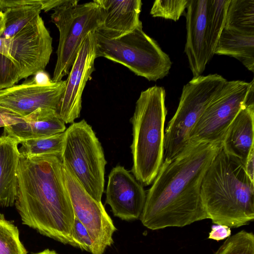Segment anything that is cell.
I'll return each mask as SVG.
<instances>
[{
	"label": "cell",
	"mask_w": 254,
	"mask_h": 254,
	"mask_svg": "<svg viewBox=\"0 0 254 254\" xmlns=\"http://www.w3.org/2000/svg\"><path fill=\"white\" fill-rule=\"evenodd\" d=\"M100 8L99 31L110 39L122 36L142 25L139 20L141 0H94Z\"/></svg>",
	"instance_id": "2e32d148"
},
{
	"label": "cell",
	"mask_w": 254,
	"mask_h": 254,
	"mask_svg": "<svg viewBox=\"0 0 254 254\" xmlns=\"http://www.w3.org/2000/svg\"><path fill=\"white\" fill-rule=\"evenodd\" d=\"M96 58L121 64L137 76L156 81L167 76L172 66L169 56L141 25L120 37L110 39L94 32Z\"/></svg>",
	"instance_id": "5b68a950"
},
{
	"label": "cell",
	"mask_w": 254,
	"mask_h": 254,
	"mask_svg": "<svg viewBox=\"0 0 254 254\" xmlns=\"http://www.w3.org/2000/svg\"><path fill=\"white\" fill-rule=\"evenodd\" d=\"M68 0L55 7L51 18L59 31L57 61L52 81L62 80L68 74L83 41L91 32L99 30L101 17L99 5L94 1L78 3Z\"/></svg>",
	"instance_id": "9c48e42d"
},
{
	"label": "cell",
	"mask_w": 254,
	"mask_h": 254,
	"mask_svg": "<svg viewBox=\"0 0 254 254\" xmlns=\"http://www.w3.org/2000/svg\"><path fill=\"white\" fill-rule=\"evenodd\" d=\"M34 254H58L56 251H55L54 250H50L49 249H46L41 252Z\"/></svg>",
	"instance_id": "836d02e7"
},
{
	"label": "cell",
	"mask_w": 254,
	"mask_h": 254,
	"mask_svg": "<svg viewBox=\"0 0 254 254\" xmlns=\"http://www.w3.org/2000/svg\"><path fill=\"white\" fill-rule=\"evenodd\" d=\"M20 80L18 70L13 61L0 54V90L14 86Z\"/></svg>",
	"instance_id": "4316f807"
},
{
	"label": "cell",
	"mask_w": 254,
	"mask_h": 254,
	"mask_svg": "<svg viewBox=\"0 0 254 254\" xmlns=\"http://www.w3.org/2000/svg\"><path fill=\"white\" fill-rule=\"evenodd\" d=\"M254 82L228 81L208 105L191 130L193 142H219L246 104L254 102Z\"/></svg>",
	"instance_id": "30bf717a"
},
{
	"label": "cell",
	"mask_w": 254,
	"mask_h": 254,
	"mask_svg": "<svg viewBox=\"0 0 254 254\" xmlns=\"http://www.w3.org/2000/svg\"><path fill=\"white\" fill-rule=\"evenodd\" d=\"M52 51V38L40 15L12 37L0 38V54L13 61L20 79L44 70Z\"/></svg>",
	"instance_id": "8fae6325"
},
{
	"label": "cell",
	"mask_w": 254,
	"mask_h": 254,
	"mask_svg": "<svg viewBox=\"0 0 254 254\" xmlns=\"http://www.w3.org/2000/svg\"><path fill=\"white\" fill-rule=\"evenodd\" d=\"M16 208L22 223L41 234L75 247V216L60 155H20Z\"/></svg>",
	"instance_id": "7a4b0ae2"
},
{
	"label": "cell",
	"mask_w": 254,
	"mask_h": 254,
	"mask_svg": "<svg viewBox=\"0 0 254 254\" xmlns=\"http://www.w3.org/2000/svg\"><path fill=\"white\" fill-rule=\"evenodd\" d=\"M164 87L155 85L142 91L130 122L133 176L143 186L152 183L164 161V124L167 110Z\"/></svg>",
	"instance_id": "277c9868"
},
{
	"label": "cell",
	"mask_w": 254,
	"mask_h": 254,
	"mask_svg": "<svg viewBox=\"0 0 254 254\" xmlns=\"http://www.w3.org/2000/svg\"><path fill=\"white\" fill-rule=\"evenodd\" d=\"M213 254H254V235L241 231L228 237Z\"/></svg>",
	"instance_id": "d4e9b609"
},
{
	"label": "cell",
	"mask_w": 254,
	"mask_h": 254,
	"mask_svg": "<svg viewBox=\"0 0 254 254\" xmlns=\"http://www.w3.org/2000/svg\"><path fill=\"white\" fill-rule=\"evenodd\" d=\"M61 160L88 193L101 202L107 161L99 139L84 119L65 130Z\"/></svg>",
	"instance_id": "8992f818"
},
{
	"label": "cell",
	"mask_w": 254,
	"mask_h": 254,
	"mask_svg": "<svg viewBox=\"0 0 254 254\" xmlns=\"http://www.w3.org/2000/svg\"><path fill=\"white\" fill-rule=\"evenodd\" d=\"M34 82L40 86H47L53 83L49 75L44 70L40 71L34 75L32 78Z\"/></svg>",
	"instance_id": "4dcf8cb0"
},
{
	"label": "cell",
	"mask_w": 254,
	"mask_h": 254,
	"mask_svg": "<svg viewBox=\"0 0 254 254\" xmlns=\"http://www.w3.org/2000/svg\"><path fill=\"white\" fill-rule=\"evenodd\" d=\"M23 117L0 108V127H5L22 122Z\"/></svg>",
	"instance_id": "f546056e"
},
{
	"label": "cell",
	"mask_w": 254,
	"mask_h": 254,
	"mask_svg": "<svg viewBox=\"0 0 254 254\" xmlns=\"http://www.w3.org/2000/svg\"><path fill=\"white\" fill-rule=\"evenodd\" d=\"M0 254H27L16 226L0 214Z\"/></svg>",
	"instance_id": "cb8c5ba5"
},
{
	"label": "cell",
	"mask_w": 254,
	"mask_h": 254,
	"mask_svg": "<svg viewBox=\"0 0 254 254\" xmlns=\"http://www.w3.org/2000/svg\"><path fill=\"white\" fill-rule=\"evenodd\" d=\"M189 0H156L150 13L153 17L178 20L187 8Z\"/></svg>",
	"instance_id": "484cf974"
},
{
	"label": "cell",
	"mask_w": 254,
	"mask_h": 254,
	"mask_svg": "<svg viewBox=\"0 0 254 254\" xmlns=\"http://www.w3.org/2000/svg\"><path fill=\"white\" fill-rule=\"evenodd\" d=\"M4 15L3 11L0 8V38L1 37L4 28Z\"/></svg>",
	"instance_id": "d6a6232c"
},
{
	"label": "cell",
	"mask_w": 254,
	"mask_h": 254,
	"mask_svg": "<svg viewBox=\"0 0 254 254\" xmlns=\"http://www.w3.org/2000/svg\"><path fill=\"white\" fill-rule=\"evenodd\" d=\"M65 123L59 119L54 110L39 108L23 117L22 122L4 127L3 134L20 142L64 132Z\"/></svg>",
	"instance_id": "ac0fdd59"
},
{
	"label": "cell",
	"mask_w": 254,
	"mask_h": 254,
	"mask_svg": "<svg viewBox=\"0 0 254 254\" xmlns=\"http://www.w3.org/2000/svg\"><path fill=\"white\" fill-rule=\"evenodd\" d=\"M65 86V80L40 86L32 78L21 84L0 90V108L21 117L39 108L56 111Z\"/></svg>",
	"instance_id": "5bb4252c"
},
{
	"label": "cell",
	"mask_w": 254,
	"mask_h": 254,
	"mask_svg": "<svg viewBox=\"0 0 254 254\" xmlns=\"http://www.w3.org/2000/svg\"><path fill=\"white\" fill-rule=\"evenodd\" d=\"M224 28L254 34V0H230Z\"/></svg>",
	"instance_id": "44dd1931"
},
{
	"label": "cell",
	"mask_w": 254,
	"mask_h": 254,
	"mask_svg": "<svg viewBox=\"0 0 254 254\" xmlns=\"http://www.w3.org/2000/svg\"><path fill=\"white\" fill-rule=\"evenodd\" d=\"M230 0H189L185 52L193 77L201 75L214 55Z\"/></svg>",
	"instance_id": "ba28073f"
},
{
	"label": "cell",
	"mask_w": 254,
	"mask_h": 254,
	"mask_svg": "<svg viewBox=\"0 0 254 254\" xmlns=\"http://www.w3.org/2000/svg\"><path fill=\"white\" fill-rule=\"evenodd\" d=\"M254 148H253L251 150L248 158L246 160L245 167L246 172L251 179L254 181Z\"/></svg>",
	"instance_id": "1f68e13d"
},
{
	"label": "cell",
	"mask_w": 254,
	"mask_h": 254,
	"mask_svg": "<svg viewBox=\"0 0 254 254\" xmlns=\"http://www.w3.org/2000/svg\"><path fill=\"white\" fill-rule=\"evenodd\" d=\"M200 197L208 219L214 224L238 228L254 221V181L245 165L222 147L203 177Z\"/></svg>",
	"instance_id": "3957f363"
},
{
	"label": "cell",
	"mask_w": 254,
	"mask_h": 254,
	"mask_svg": "<svg viewBox=\"0 0 254 254\" xmlns=\"http://www.w3.org/2000/svg\"><path fill=\"white\" fill-rule=\"evenodd\" d=\"M18 140L0 135V206H12L16 197L20 153Z\"/></svg>",
	"instance_id": "d6986e66"
},
{
	"label": "cell",
	"mask_w": 254,
	"mask_h": 254,
	"mask_svg": "<svg viewBox=\"0 0 254 254\" xmlns=\"http://www.w3.org/2000/svg\"><path fill=\"white\" fill-rule=\"evenodd\" d=\"M254 102H251L239 111L222 140L223 149L244 165L254 148Z\"/></svg>",
	"instance_id": "e0dca14e"
},
{
	"label": "cell",
	"mask_w": 254,
	"mask_h": 254,
	"mask_svg": "<svg viewBox=\"0 0 254 254\" xmlns=\"http://www.w3.org/2000/svg\"><path fill=\"white\" fill-rule=\"evenodd\" d=\"M72 239L75 247L91 253L92 243L88 232L82 223L76 217L73 227Z\"/></svg>",
	"instance_id": "83f0119b"
},
{
	"label": "cell",
	"mask_w": 254,
	"mask_h": 254,
	"mask_svg": "<svg viewBox=\"0 0 254 254\" xmlns=\"http://www.w3.org/2000/svg\"><path fill=\"white\" fill-rule=\"evenodd\" d=\"M227 80L215 74L193 77L183 87L174 115L164 132V161H169L190 144V133Z\"/></svg>",
	"instance_id": "52a82bcc"
},
{
	"label": "cell",
	"mask_w": 254,
	"mask_h": 254,
	"mask_svg": "<svg viewBox=\"0 0 254 254\" xmlns=\"http://www.w3.org/2000/svg\"><path fill=\"white\" fill-rule=\"evenodd\" d=\"M222 142H193L169 161H163L146 193L140 217L156 230L182 227L208 219L200 197L203 177Z\"/></svg>",
	"instance_id": "6da1fadb"
},
{
	"label": "cell",
	"mask_w": 254,
	"mask_h": 254,
	"mask_svg": "<svg viewBox=\"0 0 254 254\" xmlns=\"http://www.w3.org/2000/svg\"><path fill=\"white\" fill-rule=\"evenodd\" d=\"M63 170L75 217L82 223L91 239V254H104L114 243L113 236L117 228L102 201L91 196L63 164Z\"/></svg>",
	"instance_id": "7c38bea8"
},
{
	"label": "cell",
	"mask_w": 254,
	"mask_h": 254,
	"mask_svg": "<svg viewBox=\"0 0 254 254\" xmlns=\"http://www.w3.org/2000/svg\"><path fill=\"white\" fill-rule=\"evenodd\" d=\"M45 0L37 4L22 5L3 10L4 28L1 38H9L16 34L43 10Z\"/></svg>",
	"instance_id": "7402d4cb"
},
{
	"label": "cell",
	"mask_w": 254,
	"mask_h": 254,
	"mask_svg": "<svg viewBox=\"0 0 254 254\" xmlns=\"http://www.w3.org/2000/svg\"><path fill=\"white\" fill-rule=\"evenodd\" d=\"M94 32L87 35L79 48L65 80L64 91L56 111L58 117L65 124H72L80 116L82 93L94 70L97 58Z\"/></svg>",
	"instance_id": "4fadbf2b"
},
{
	"label": "cell",
	"mask_w": 254,
	"mask_h": 254,
	"mask_svg": "<svg viewBox=\"0 0 254 254\" xmlns=\"http://www.w3.org/2000/svg\"><path fill=\"white\" fill-rule=\"evenodd\" d=\"M214 54L234 58L250 71L254 72V34L223 28Z\"/></svg>",
	"instance_id": "ffe728a7"
},
{
	"label": "cell",
	"mask_w": 254,
	"mask_h": 254,
	"mask_svg": "<svg viewBox=\"0 0 254 254\" xmlns=\"http://www.w3.org/2000/svg\"><path fill=\"white\" fill-rule=\"evenodd\" d=\"M143 186L124 166L117 165L111 171L106 190V204L113 214L123 220L140 218L145 203Z\"/></svg>",
	"instance_id": "9a60e30c"
},
{
	"label": "cell",
	"mask_w": 254,
	"mask_h": 254,
	"mask_svg": "<svg viewBox=\"0 0 254 254\" xmlns=\"http://www.w3.org/2000/svg\"><path fill=\"white\" fill-rule=\"evenodd\" d=\"M64 138V132L52 136L22 141L19 149L20 155L32 157L45 155L61 156Z\"/></svg>",
	"instance_id": "603a6c76"
},
{
	"label": "cell",
	"mask_w": 254,
	"mask_h": 254,
	"mask_svg": "<svg viewBox=\"0 0 254 254\" xmlns=\"http://www.w3.org/2000/svg\"><path fill=\"white\" fill-rule=\"evenodd\" d=\"M231 234V228L221 224H214L209 233L208 239L220 241L227 238Z\"/></svg>",
	"instance_id": "f1b7e54d"
}]
</instances>
